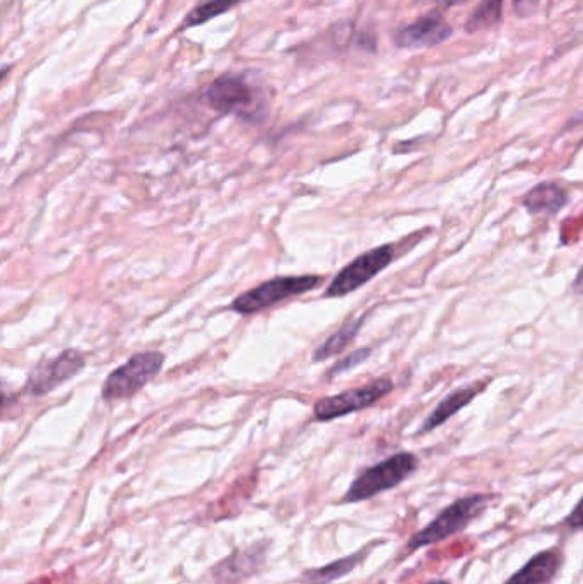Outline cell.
<instances>
[{
  "mask_svg": "<svg viewBox=\"0 0 583 584\" xmlns=\"http://www.w3.org/2000/svg\"><path fill=\"white\" fill-rule=\"evenodd\" d=\"M490 501L491 497L486 494H471V496L453 501L450 506L445 507L444 512L438 513L437 518L433 519L429 525L410 538L407 550L416 552L425 547L445 542L453 535L462 534L472 521L486 512Z\"/></svg>",
  "mask_w": 583,
  "mask_h": 584,
  "instance_id": "obj_1",
  "label": "cell"
},
{
  "mask_svg": "<svg viewBox=\"0 0 583 584\" xmlns=\"http://www.w3.org/2000/svg\"><path fill=\"white\" fill-rule=\"evenodd\" d=\"M419 460L413 453H397L361 472L344 496V503L355 504L373 499L383 492L397 487L417 470Z\"/></svg>",
  "mask_w": 583,
  "mask_h": 584,
  "instance_id": "obj_2",
  "label": "cell"
},
{
  "mask_svg": "<svg viewBox=\"0 0 583 584\" xmlns=\"http://www.w3.org/2000/svg\"><path fill=\"white\" fill-rule=\"evenodd\" d=\"M324 282L322 276H284L262 282L257 288L244 292L232 303V310L238 315H254L267 307L276 306L282 301L302 296L305 292L317 289Z\"/></svg>",
  "mask_w": 583,
  "mask_h": 584,
  "instance_id": "obj_3",
  "label": "cell"
},
{
  "mask_svg": "<svg viewBox=\"0 0 583 584\" xmlns=\"http://www.w3.org/2000/svg\"><path fill=\"white\" fill-rule=\"evenodd\" d=\"M165 366V353L159 350H144L134 353L124 366L116 368L101 386V396L106 402L131 398L158 377Z\"/></svg>",
  "mask_w": 583,
  "mask_h": 584,
  "instance_id": "obj_4",
  "label": "cell"
},
{
  "mask_svg": "<svg viewBox=\"0 0 583 584\" xmlns=\"http://www.w3.org/2000/svg\"><path fill=\"white\" fill-rule=\"evenodd\" d=\"M394 257L395 250L392 245L377 246L373 250L360 255L334 277V281L325 291V297H343L358 291L368 284L373 277L379 276L382 270L391 266Z\"/></svg>",
  "mask_w": 583,
  "mask_h": 584,
  "instance_id": "obj_5",
  "label": "cell"
},
{
  "mask_svg": "<svg viewBox=\"0 0 583 584\" xmlns=\"http://www.w3.org/2000/svg\"><path fill=\"white\" fill-rule=\"evenodd\" d=\"M392 390H394V383H392L391 378H379V380L371 381L360 389L346 390V392L337 393V395L318 400L313 407V414L322 423L339 419L344 415L365 411V408L375 405Z\"/></svg>",
  "mask_w": 583,
  "mask_h": 584,
  "instance_id": "obj_6",
  "label": "cell"
},
{
  "mask_svg": "<svg viewBox=\"0 0 583 584\" xmlns=\"http://www.w3.org/2000/svg\"><path fill=\"white\" fill-rule=\"evenodd\" d=\"M205 101L216 112L232 113L244 119L254 115L257 110L256 91L242 77L236 76L217 77L205 91Z\"/></svg>",
  "mask_w": 583,
  "mask_h": 584,
  "instance_id": "obj_7",
  "label": "cell"
},
{
  "mask_svg": "<svg viewBox=\"0 0 583 584\" xmlns=\"http://www.w3.org/2000/svg\"><path fill=\"white\" fill-rule=\"evenodd\" d=\"M85 364V356L79 350H64L63 353H58L57 358L40 362L33 369L26 381V392L33 396L47 395L70 378L76 377Z\"/></svg>",
  "mask_w": 583,
  "mask_h": 584,
  "instance_id": "obj_8",
  "label": "cell"
},
{
  "mask_svg": "<svg viewBox=\"0 0 583 584\" xmlns=\"http://www.w3.org/2000/svg\"><path fill=\"white\" fill-rule=\"evenodd\" d=\"M452 26L438 12L423 15L410 26L401 27L394 35L395 45L407 50L437 46L452 36Z\"/></svg>",
  "mask_w": 583,
  "mask_h": 584,
  "instance_id": "obj_9",
  "label": "cell"
},
{
  "mask_svg": "<svg viewBox=\"0 0 583 584\" xmlns=\"http://www.w3.org/2000/svg\"><path fill=\"white\" fill-rule=\"evenodd\" d=\"M563 550L548 549L536 553L526 565H522L505 584H552L563 568Z\"/></svg>",
  "mask_w": 583,
  "mask_h": 584,
  "instance_id": "obj_10",
  "label": "cell"
},
{
  "mask_svg": "<svg viewBox=\"0 0 583 584\" xmlns=\"http://www.w3.org/2000/svg\"><path fill=\"white\" fill-rule=\"evenodd\" d=\"M264 558H266L264 547L256 546L248 550H242V552H236L235 555H229L226 561L217 564L213 569V577L217 584L238 583L244 577L256 573L257 569L262 565Z\"/></svg>",
  "mask_w": 583,
  "mask_h": 584,
  "instance_id": "obj_11",
  "label": "cell"
},
{
  "mask_svg": "<svg viewBox=\"0 0 583 584\" xmlns=\"http://www.w3.org/2000/svg\"><path fill=\"white\" fill-rule=\"evenodd\" d=\"M486 384L487 383H484V381H481V383L471 384L468 389L457 390V392H452L450 395L445 396L440 404H438V407L426 417L422 430H419V435H425V433H429V430L437 429L438 426L447 423L448 419H452L457 412L462 411L463 407H468L475 396L481 395V393L484 392Z\"/></svg>",
  "mask_w": 583,
  "mask_h": 584,
  "instance_id": "obj_12",
  "label": "cell"
},
{
  "mask_svg": "<svg viewBox=\"0 0 583 584\" xmlns=\"http://www.w3.org/2000/svg\"><path fill=\"white\" fill-rule=\"evenodd\" d=\"M567 190L561 184L551 183V181L537 184L524 196V207L530 214H558L567 205Z\"/></svg>",
  "mask_w": 583,
  "mask_h": 584,
  "instance_id": "obj_13",
  "label": "cell"
},
{
  "mask_svg": "<svg viewBox=\"0 0 583 584\" xmlns=\"http://www.w3.org/2000/svg\"><path fill=\"white\" fill-rule=\"evenodd\" d=\"M368 552H370V547L361 549L360 552L352 553V555H348V558L330 562V564L324 565V568L306 571L305 581L309 584H328L333 583V581L340 580V577L348 576L356 565L363 562Z\"/></svg>",
  "mask_w": 583,
  "mask_h": 584,
  "instance_id": "obj_14",
  "label": "cell"
},
{
  "mask_svg": "<svg viewBox=\"0 0 583 584\" xmlns=\"http://www.w3.org/2000/svg\"><path fill=\"white\" fill-rule=\"evenodd\" d=\"M363 318H355L351 319V322L346 323L343 328H339L336 334L330 335V337H328L327 340L313 352V361L322 362L325 361V359L334 358L337 353L343 352V350L355 340L356 335H358V332L363 327Z\"/></svg>",
  "mask_w": 583,
  "mask_h": 584,
  "instance_id": "obj_15",
  "label": "cell"
},
{
  "mask_svg": "<svg viewBox=\"0 0 583 584\" xmlns=\"http://www.w3.org/2000/svg\"><path fill=\"white\" fill-rule=\"evenodd\" d=\"M503 18V0H481L463 24L466 33H480L496 26Z\"/></svg>",
  "mask_w": 583,
  "mask_h": 584,
  "instance_id": "obj_16",
  "label": "cell"
},
{
  "mask_svg": "<svg viewBox=\"0 0 583 584\" xmlns=\"http://www.w3.org/2000/svg\"><path fill=\"white\" fill-rule=\"evenodd\" d=\"M240 2H244V0H209L205 4L199 5V8L190 12L189 18L183 23V30L208 23V21L214 20L217 15L228 12L229 9L235 8Z\"/></svg>",
  "mask_w": 583,
  "mask_h": 584,
  "instance_id": "obj_17",
  "label": "cell"
},
{
  "mask_svg": "<svg viewBox=\"0 0 583 584\" xmlns=\"http://www.w3.org/2000/svg\"><path fill=\"white\" fill-rule=\"evenodd\" d=\"M371 349H358L355 352L349 353L348 358H344L343 361L337 362L333 369H330V377H336V374L344 373V371H349V369L356 368V366L361 364V362L367 361L370 358Z\"/></svg>",
  "mask_w": 583,
  "mask_h": 584,
  "instance_id": "obj_18",
  "label": "cell"
},
{
  "mask_svg": "<svg viewBox=\"0 0 583 584\" xmlns=\"http://www.w3.org/2000/svg\"><path fill=\"white\" fill-rule=\"evenodd\" d=\"M564 525L570 530H583V497L573 507V512L564 518Z\"/></svg>",
  "mask_w": 583,
  "mask_h": 584,
  "instance_id": "obj_19",
  "label": "cell"
},
{
  "mask_svg": "<svg viewBox=\"0 0 583 584\" xmlns=\"http://www.w3.org/2000/svg\"><path fill=\"white\" fill-rule=\"evenodd\" d=\"M537 2H539V0H514V5L520 14H524V12L536 8Z\"/></svg>",
  "mask_w": 583,
  "mask_h": 584,
  "instance_id": "obj_20",
  "label": "cell"
},
{
  "mask_svg": "<svg viewBox=\"0 0 583 584\" xmlns=\"http://www.w3.org/2000/svg\"><path fill=\"white\" fill-rule=\"evenodd\" d=\"M573 291L576 294H583V269L576 273L575 281H573Z\"/></svg>",
  "mask_w": 583,
  "mask_h": 584,
  "instance_id": "obj_21",
  "label": "cell"
},
{
  "mask_svg": "<svg viewBox=\"0 0 583 584\" xmlns=\"http://www.w3.org/2000/svg\"><path fill=\"white\" fill-rule=\"evenodd\" d=\"M468 0H440L441 8H453V5L463 4Z\"/></svg>",
  "mask_w": 583,
  "mask_h": 584,
  "instance_id": "obj_22",
  "label": "cell"
},
{
  "mask_svg": "<svg viewBox=\"0 0 583 584\" xmlns=\"http://www.w3.org/2000/svg\"><path fill=\"white\" fill-rule=\"evenodd\" d=\"M425 584H450L448 581L445 580H435V581H428V583Z\"/></svg>",
  "mask_w": 583,
  "mask_h": 584,
  "instance_id": "obj_23",
  "label": "cell"
}]
</instances>
